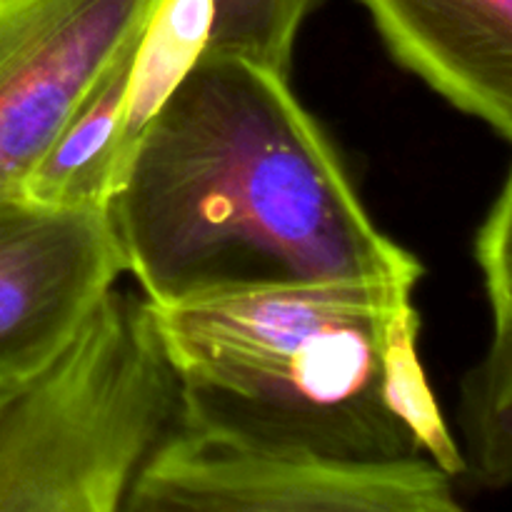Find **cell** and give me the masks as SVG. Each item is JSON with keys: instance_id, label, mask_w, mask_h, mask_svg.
<instances>
[{"instance_id": "1", "label": "cell", "mask_w": 512, "mask_h": 512, "mask_svg": "<svg viewBox=\"0 0 512 512\" xmlns=\"http://www.w3.org/2000/svg\"><path fill=\"white\" fill-rule=\"evenodd\" d=\"M153 305L280 285L418 288L288 75L203 53L125 158L105 203Z\"/></svg>"}, {"instance_id": "2", "label": "cell", "mask_w": 512, "mask_h": 512, "mask_svg": "<svg viewBox=\"0 0 512 512\" xmlns=\"http://www.w3.org/2000/svg\"><path fill=\"white\" fill-rule=\"evenodd\" d=\"M413 295L325 283L153 305L183 385L180 428L335 460L420 458L408 415L428 378Z\"/></svg>"}, {"instance_id": "3", "label": "cell", "mask_w": 512, "mask_h": 512, "mask_svg": "<svg viewBox=\"0 0 512 512\" xmlns=\"http://www.w3.org/2000/svg\"><path fill=\"white\" fill-rule=\"evenodd\" d=\"M183 425L145 295L113 288L63 348L0 390V512H115Z\"/></svg>"}, {"instance_id": "4", "label": "cell", "mask_w": 512, "mask_h": 512, "mask_svg": "<svg viewBox=\"0 0 512 512\" xmlns=\"http://www.w3.org/2000/svg\"><path fill=\"white\" fill-rule=\"evenodd\" d=\"M435 460L363 463L233 443L180 428L145 465L128 512H458Z\"/></svg>"}, {"instance_id": "5", "label": "cell", "mask_w": 512, "mask_h": 512, "mask_svg": "<svg viewBox=\"0 0 512 512\" xmlns=\"http://www.w3.org/2000/svg\"><path fill=\"white\" fill-rule=\"evenodd\" d=\"M163 0H0V193H18Z\"/></svg>"}, {"instance_id": "6", "label": "cell", "mask_w": 512, "mask_h": 512, "mask_svg": "<svg viewBox=\"0 0 512 512\" xmlns=\"http://www.w3.org/2000/svg\"><path fill=\"white\" fill-rule=\"evenodd\" d=\"M123 273L105 208L0 193V390L53 358Z\"/></svg>"}, {"instance_id": "7", "label": "cell", "mask_w": 512, "mask_h": 512, "mask_svg": "<svg viewBox=\"0 0 512 512\" xmlns=\"http://www.w3.org/2000/svg\"><path fill=\"white\" fill-rule=\"evenodd\" d=\"M390 53L512 143V0H363Z\"/></svg>"}, {"instance_id": "8", "label": "cell", "mask_w": 512, "mask_h": 512, "mask_svg": "<svg viewBox=\"0 0 512 512\" xmlns=\"http://www.w3.org/2000/svg\"><path fill=\"white\" fill-rule=\"evenodd\" d=\"M143 33L120 50L85 95L25 180V195L58 208H105L123 163L128 85Z\"/></svg>"}, {"instance_id": "9", "label": "cell", "mask_w": 512, "mask_h": 512, "mask_svg": "<svg viewBox=\"0 0 512 512\" xmlns=\"http://www.w3.org/2000/svg\"><path fill=\"white\" fill-rule=\"evenodd\" d=\"M210 0H163L135 53L123 130V163L145 125L208 45ZM120 163V168H123Z\"/></svg>"}, {"instance_id": "10", "label": "cell", "mask_w": 512, "mask_h": 512, "mask_svg": "<svg viewBox=\"0 0 512 512\" xmlns=\"http://www.w3.org/2000/svg\"><path fill=\"white\" fill-rule=\"evenodd\" d=\"M465 473L488 490L512 485V323L493 325L488 353L465 375Z\"/></svg>"}, {"instance_id": "11", "label": "cell", "mask_w": 512, "mask_h": 512, "mask_svg": "<svg viewBox=\"0 0 512 512\" xmlns=\"http://www.w3.org/2000/svg\"><path fill=\"white\" fill-rule=\"evenodd\" d=\"M318 0H210L203 53L240 55L290 75L300 25Z\"/></svg>"}, {"instance_id": "12", "label": "cell", "mask_w": 512, "mask_h": 512, "mask_svg": "<svg viewBox=\"0 0 512 512\" xmlns=\"http://www.w3.org/2000/svg\"><path fill=\"white\" fill-rule=\"evenodd\" d=\"M475 260L493 308V325L512 323V173L480 225Z\"/></svg>"}]
</instances>
